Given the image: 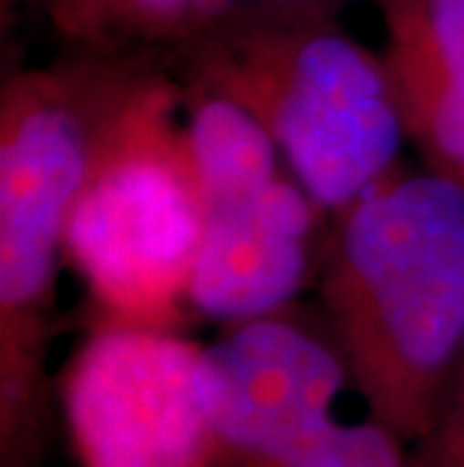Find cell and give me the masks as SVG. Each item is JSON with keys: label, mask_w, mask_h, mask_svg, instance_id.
<instances>
[{"label": "cell", "mask_w": 464, "mask_h": 467, "mask_svg": "<svg viewBox=\"0 0 464 467\" xmlns=\"http://www.w3.org/2000/svg\"><path fill=\"white\" fill-rule=\"evenodd\" d=\"M407 142L464 184V0H374Z\"/></svg>", "instance_id": "cell-8"}, {"label": "cell", "mask_w": 464, "mask_h": 467, "mask_svg": "<svg viewBox=\"0 0 464 467\" xmlns=\"http://www.w3.org/2000/svg\"><path fill=\"white\" fill-rule=\"evenodd\" d=\"M413 467H464V347L434 429L419 441Z\"/></svg>", "instance_id": "cell-10"}, {"label": "cell", "mask_w": 464, "mask_h": 467, "mask_svg": "<svg viewBox=\"0 0 464 467\" xmlns=\"http://www.w3.org/2000/svg\"><path fill=\"white\" fill-rule=\"evenodd\" d=\"M329 221L320 251L329 335L368 413L419 443L464 347V184L395 169Z\"/></svg>", "instance_id": "cell-1"}, {"label": "cell", "mask_w": 464, "mask_h": 467, "mask_svg": "<svg viewBox=\"0 0 464 467\" xmlns=\"http://www.w3.org/2000/svg\"><path fill=\"white\" fill-rule=\"evenodd\" d=\"M341 6H235L170 55V69L244 106L325 214L395 172L407 133L383 55Z\"/></svg>", "instance_id": "cell-3"}, {"label": "cell", "mask_w": 464, "mask_h": 467, "mask_svg": "<svg viewBox=\"0 0 464 467\" xmlns=\"http://www.w3.org/2000/svg\"><path fill=\"white\" fill-rule=\"evenodd\" d=\"M202 242V200L184 133L181 82L139 61L108 103L67 223V263L94 326L181 329Z\"/></svg>", "instance_id": "cell-4"}, {"label": "cell", "mask_w": 464, "mask_h": 467, "mask_svg": "<svg viewBox=\"0 0 464 467\" xmlns=\"http://www.w3.org/2000/svg\"><path fill=\"white\" fill-rule=\"evenodd\" d=\"M148 57L70 52L0 91V467H39L57 389L48 356L67 223L108 103Z\"/></svg>", "instance_id": "cell-2"}, {"label": "cell", "mask_w": 464, "mask_h": 467, "mask_svg": "<svg viewBox=\"0 0 464 467\" xmlns=\"http://www.w3.org/2000/svg\"><path fill=\"white\" fill-rule=\"evenodd\" d=\"M70 52L170 57L214 16L211 0H34Z\"/></svg>", "instance_id": "cell-9"}, {"label": "cell", "mask_w": 464, "mask_h": 467, "mask_svg": "<svg viewBox=\"0 0 464 467\" xmlns=\"http://www.w3.org/2000/svg\"><path fill=\"white\" fill-rule=\"evenodd\" d=\"M214 431L226 467H371L374 425L341 422L350 380L332 335L284 311L230 323L205 347Z\"/></svg>", "instance_id": "cell-6"}, {"label": "cell", "mask_w": 464, "mask_h": 467, "mask_svg": "<svg viewBox=\"0 0 464 467\" xmlns=\"http://www.w3.org/2000/svg\"><path fill=\"white\" fill-rule=\"evenodd\" d=\"M57 404L85 467H226L205 347L181 329L94 326Z\"/></svg>", "instance_id": "cell-7"}, {"label": "cell", "mask_w": 464, "mask_h": 467, "mask_svg": "<svg viewBox=\"0 0 464 467\" xmlns=\"http://www.w3.org/2000/svg\"><path fill=\"white\" fill-rule=\"evenodd\" d=\"M214 4V16L223 13V9H235V6H344V0H211Z\"/></svg>", "instance_id": "cell-11"}, {"label": "cell", "mask_w": 464, "mask_h": 467, "mask_svg": "<svg viewBox=\"0 0 464 467\" xmlns=\"http://www.w3.org/2000/svg\"><path fill=\"white\" fill-rule=\"evenodd\" d=\"M0 4H4V22L9 18V4H15V0H0Z\"/></svg>", "instance_id": "cell-12"}, {"label": "cell", "mask_w": 464, "mask_h": 467, "mask_svg": "<svg viewBox=\"0 0 464 467\" xmlns=\"http://www.w3.org/2000/svg\"><path fill=\"white\" fill-rule=\"evenodd\" d=\"M179 82L202 200L193 314L230 326L284 311L320 265L329 214L248 109L193 78Z\"/></svg>", "instance_id": "cell-5"}]
</instances>
